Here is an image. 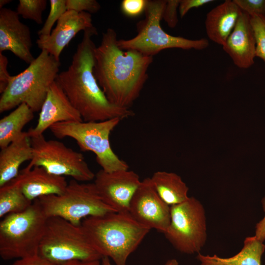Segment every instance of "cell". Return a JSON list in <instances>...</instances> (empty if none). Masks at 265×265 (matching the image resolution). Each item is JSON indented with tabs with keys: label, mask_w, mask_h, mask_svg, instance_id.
Returning <instances> with one entry per match:
<instances>
[{
	"label": "cell",
	"mask_w": 265,
	"mask_h": 265,
	"mask_svg": "<svg viewBox=\"0 0 265 265\" xmlns=\"http://www.w3.org/2000/svg\"><path fill=\"white\" fill-rule=\"evenodd\" d=\"M48 217L57 216L76 225L88 217L116 212L102 199L93 183L72 179L64 191L37 198Z\"/></svg>",
	"instance_id": "9c48e42d"
},
{
	"label": "cell",
	"mask_w": 265,
	"mask_h": 265,
	"mask_svg": "<svg viewBox=\"0 0 265 265\" xmlns=\"http://www.w3.org/2000/svg\"><path fill=\"white\" fill-rule=\"evenodd\" d=\"M11 265H53L38 255L18 259Z\"/></svg>",
	"instance_id": "836d02e7"
},
{
	"label": "cell",
	"mask_w": 265,
	"mask_h": 265,
	"mask_svg": "<svg viewBox=\"0 0 265 265\" xmlns=\"http://www.w3.org/2000/svg\"><path fill=\"white\" fill-rule=\"evenodd\" d=\"M181 0H168L163 10L162 19L171 28L175 27L178 22L177 9Z\"/></svg>",
	"instance_id": "4dcf8cb0"
},
{
	"label": "cell",
	"mask_w": 265,
	"mask_h": 265,
	"mask_svg": "<svg viewBox=\"0 0 265 265\" xmlns=\"http://www.w3.org/2000/svg\"><path fill=\"white\" fill-rule=\"evenodd\" d=\"M122 120L115 118L99 122L67 121L58 123L50 129L58 138L74 139L83 151H91L102 169L111 172L129 169V165L114 152L110 146L111 132Z\"/></svg>",
	"instance_id": "52a82bcc"
},
{
	"label": "cell",
	"mask_w": 265,
	"mask_h": 265,
	"mask_svg": "<svg viewBox=\"0 0 265 265\" xmlns=\"http://www.w3.org/2000/svg\"><path fill=\"white\" fill-rule=\"evenodd\" d=\"M34 112L23 103L0 120V149L6 147L23 133V128L34 118Z\"/></svg>",
	"instance_id": "603a6c76"
},
{
	"label": "cell",
	"mask_w": 265,
	"mask_h": 265,
	"mask_svg": "<svg viewBox=\"0 0 265 265\" xmlns=\"http://www.w3.org/2000/svg\"><path fill=\"white\" fill-rule=\"evenodd\" d=\"M9 183L18 187L32 201L43 196L60 194L68 183L65 177L50 173L41 166L26 167Z\"/></svg>",
	"instance_id": "e0dca14e"
},
{
	"label": "cell",
	"mask_w": 265,
	"mask_h": 265,
	"mask_svg": "<svg viewBox=\"0 0 265 265\" xmlns=\"http://www.w3.org/2000/svg\"><path fill=\"white\" fill-rule=\"evenodd\" d=\"M81 226L93 247L115 265H126L150 229L139 223L129 212H112L84 219Z\"/></svg>",
	"instance_id": "3957f363"
},
{
	"label": "cell",
	"mask_w": 265,
	"mask_h": 265,
	"mask_svg": "<svg viewBox=\"0 0 265 265\" xmlns=\"http://www.w3.org/2000/svg\"><path fill=\"white\" fill-rule=\"evenodd\" d=\"M93 27L90 13L67 10L59 19L51 34L39 37L36 43L40 49L46 50L60 60L62 51L78 32Z\"/></svg>",
	"instance_id": "5bb4252c"
},
{
	"label": "cell",
	"mask_w": 265,
	"mask_h": 265,
	"mask_svg": "<svg viewBox=\"0 0 265 265\" xmlns=\"http://www.w3.org/2000/svg\"><path fill=\"white\" fill-rule=\"evenodd\" d=\"M222 46L238 68L247 69L254 64L256 39L249 14L241 11L235 27Z\"/></svg>",
	"instance_id": "ac0fdd59"
},
{
	"label": "cell",
	"mask_w": 265,
	"mask_h": 265,
	"mask_svg": "<svg viewBox=\"0 0 265 265\" xmlns=\"http://www.w3.org/2000/svg\"><path fill=\"white\" fill-rule=\"evenodd\" d=\"M150 178L159 197L170 206L183 203L189 197L188 186L176 173L158 171Z\"/></svg>",
	"instance_id": "7402d4cb"
},
{
	"label": "cell",
	"mask_w": 265,
	"mask_h": 265,
	"mask_svg": "<svg viewBox=\"0 0 265 265\" xmlns=\"http://www.w3.org/2000/svg\"><path fill=\"white\" fill-rule=\"evenodd\" d=\"M48 217L37 199L26 210L8 214L0 222V256L4 260L38 255Z\"/></svg>",
	"instance_id": "5b68a950"
},
{
	"label": "cell",
	"mask_w": 265,
	"mask_h": 265,
	"mask_svg": "<svg viewBox=\"0 0 265 265\" xmlns=\"http://www.w3.org/2000/svg\"><path fill=\"white\" fill-rule=\"evenodd\" d=\"M47 4L46 0H20L16 11L23 18L40 25L43 23V13Z\"/></svg>",
	"instance_id": "d4e9b609"
},
{
	"label": "cell",
	"mask_w": 265,
	"mask_h": 265,
	"mask_svg": "<svg viewBox=\"0 0 265 265\" xmlns=\"http://www.w3.org/2000/svg\"><path fill=\"white\" fill-rule=\"evenodd\" d=\"M262 205L265 216L255 226V235L257 238L264 242L265 240V196L262 200Z\"/></svg>",
	"instance_id": "e575fe53"
},
{
	"label": "cell",
	"mask_w": 265,
	"mask_h": 265,
	"mask_svg": "<svg viewBox=\"0 0 265 265\" xmlns=\"http://www.w3.org/2000/svg\"><path fill=\"white\" fill-rule=\"evenodd\" d=\"M8 60L6 56L0 53V93L1 94L6 88L11 76L7 71Z\"/></svg>",
	"instance_id": "1f68e13d"
},
{
	"label": "cell",
	"mask_w": 265,
	"mask_h": 265,
	"mask_svg": "<svg viewBox=\"0 0 265 265\" xmlns=\"http://www.w3.org/2000/svg\"><path fill=\"white\" fill-rule=\"evenodd\" d=\"M251 23L256 39V56L265 62V19L250 16Z\"/></svg>",
	"instance_id": "4316f807"
},
{
	"label": "cell",
	"mask_w": 265,
	"mask_h": 265,
	"mask_svg": "<svg viewBox=\"0 0 265 265\" xmlns=\"http://www.w3.org/2000/svg\"><path fill=\"white\" fill-rule=\"evenodd\" d=\"M117 33L108 28L103 33L94 54V75L108 100L120 107L130 109L146 81L153 56L136 51L121 50Z\"/></svg>",
	"instance_id": "6da1fadb"
},
{
	"label": "cell",
	"mask_w": 265,
	"mask_h": 265,
	"mask_svg": "<svg viewBox=\"0 0 265 265\" xmlns=\"http://www.w3.org/2000/svg\"><path fill=\"white\" fill-rule=\"evenodd\" d=\"M166 0H148L145 18L136 24L137 35L128 40H118V47L123 51L134 50L145 55L153 56L160 51L172 48L202 50L209 45L205 38L191 40L174 36L161 28L160 23Z\"/></svg>",
	"instance_id": "ba28073f"
},
{
	"label": "cell",
	"mask_w": 265,
	"mask_h": 265,
	"mask_svg": "<svg viewBox=\"0 0 265 265\" xmlns=\"http://www.w3.org/2000/svg\"><path fill=\"white\" fill-rule=\"evenodd\" d=\"M178 251L185 254L199 253L207 238L205 209L194 197L170 206V223L164 234Z\"/></svg>",
	"instance_id": "8fae6325"
},
{
	"label": "cell",
	"mask_w": 265,
	"mask_h": 265,
	"mask_svg": "<svg viewBox=\"0 0 265 265\" xmlns=\"http://www.w3.org/2000/svg\"><path fill=\"white\" fill-rule=\"evenodd\" d=\"M102 265H112L110 262L109 258L107 257H103L102 259Z\"/></svg>",
	"instance_id": "74e56055"
},
{
	"label": "cell",
	"mask_w": 265,
	"mask_h": 265,
	"mask_svg": "<svg viewBox=\"0 0 265 265\" xmlns=\"http://www.w3.org/2000/svg\"><path fill=\"white\" fill-rule=\"evenodd\" d=\"M32 158L26 166H41L53 174L70 176L80 182L94 179L83 155L56 140H48L43 134L30 137Z\"/></svg>",
	"instance_id": "30bf717a"
},
{
	"label": "cell",
	"mask_w": 265,
	"mask_h": 265,
	"mask_svg": "<svg viewBox=\"0 0 265 265\" xmlns=\"http://www.w3.org/2000/svg\"><path fill=\"white\" fill-rule=\"evenodd\" d=\"M264 242L256 236L245 238L241 250L229 258H221L216 255H203L198 253L196 257L200 265H261V258L265 250Z\"/></svg>",
	"instance_id": "44dd1931"
},
{
	"label": "cell",
	"mask_w": 265,
	"mask_h": 265,
	"mask_svg": "<svg viewBox=\"0 0 265 265\" xmlns=\"http://www.w3.org/2000/svg\"></svg>",
	"instance_id": "ab89813d"
},
{
	"label": "cell",
	"mask_w": 265,
	"mask_h": 265,
	"mask_svg": "<svg viewBox=\"0 0 265 265\" xmlns=\"http://www.w3.org/2000/svg\"><path fill=\"white\" fill-rule=\"evenodd\" d=\"M164 265H179V263L177 260L173 259L167 261Z\"/></svg>",
	"instance_id": "8d00e7d4"
},
{
	"label": "cell",
	"mask_w": 265,
	"mask_h": 265,
	"mask_svg": "<svg viewBox=\"0 0 265 265\" xmlns=\"http://www.w3.org/2000/svg\"><path fill=\"white\" fill-rule=\"evenodd\" d=\"M67 10L77 12L95 13L100 10L101 5L95 0H66Z\"/></svg>",
	"instance_id": "f1b7e54d"
},
{
	"label": "cell",
	"mask_w": 265,
	"mask_h": 265,
	"mask_svg": "<svg viewBox=\"0 0 265 265\" xmlns=\"http://www.w3.org/2000/svg\"><path fill=\"white\" fill-rule=\"evenodd\" d=\"M30 137L27 132L12 141L0 152V187L16 178L21 165L32 158Z\"/></svg>",
	"instance_id": "ffe728a7"
},
{
	"label": "cell",
	"mask_w": 265,
	"mask_h": 265,
	"mask_svg": "<svg viewBox=\"0 0 265 265\" xmlns=\"http://www.w3.org/2000/svg\"><path fill=\"white\" fill-rule=\"evenodd\" d=\"M93 183L103 201L116 212H129L131 199L141 180L132 170L111 172L103 169L95 174Z\"/></svg>",
	"instance_id": "4fadbf2b"
},
{
	"label": "cell",
	"mask_w": 265,
	"mask_h": 265,
	"mask_svg": "<svg viewBox=\"0 0 265 265\" xmlns=\"http://www.w3.org/2000/svg\"><path fill=\"white\" fill-rule=\"evenodd\" d=\"M129 212L139 223L164 234L170 223V206L155 189L151 178L142 180L133 194Z\"/></svg>",
	"instance_id": "7c38bea8"
},
{
	"label": "cell",
	"mask_w": 265,
	"mask_h": 265,
	"mask_svg": "<svg viewBox=\"0 0 265 265\" xmlns=\"http://www.w3.org/2000/svg\"><path fill=\"white\" fill-rule=\"evenodd\" d=\"M241 10L234 0H226L206 15L205 27L209 38L223 46L235 27Z\"/></svg>",
	"instance_id": "d6986e66"
},
{
	"label": "cell",
	"mask_w": 265,
	"mask_h": 265,
	"mask_svg": "<svg viewBox=\"0 0 265 265\" xmlns=\"http://www.w3.org/2000/svg\"><path fill=\"white\" fill-rule=\"evenodd\" d=\"M97 33L95 27L83 31L70 65L58 73L56 81L84 122L132 117V110L116 106L108 100L94 75L96 46L92 37Z\"/></svg>",
	"instance_id": "7a4b0ae2"
},
{
	"label": "cell",
	"mask_w": 265,
	"mask_h": 265,
	"mask_svg": "<svg viewBox=\"0 0 265 265\" xmlns=\"http://www.w3.org/2000/svg\"><path fill=\"white\" fill-rule=\"evenodd\" d=\"M243 12L250 16L265 19V0H233Z\"/></svg>",
	"instance_id": "83f0119b"
},
{
	"label": "cell",
	"mask_w": 265,
	"mask_h": 265,
	"mask_svg": "<svg viewBox=\"0 0 265 265\" xmlns=\"http://www.w3.org/2000/svg\"><path fill=\"white\" fill-rule=\"evenodd\" d=\"M56 265H102L100 260L94 261H71Z\"/></svg>",
	"instance_id": "d590c367"
},
{
	"label": "cell",
	"mask_w": 265,
	"mask_h": 265,
	"mask_svg": "<svg viewBox=\"0 0 265 265\" xmlns=\"http://www.w3.org/2000/svg\"><path fill=\"white\" fill-rule=\"evenodd\" d=\"M38 255L53 265L103 258L90 243L81 224L76 225L57 216L48 218Z\"/></svg>",
	"instance_id": "8992f818"
},
{
	"label": "cell",
	"mask_w": 265,
	"mask_h": 265,
	"mask_svg": "<svg viewBox=\"0 0 265 265\" xmlns=\"http://www.w3.org/2000/svg\"><path fill=\"white\" fill-rule=\"evenodd\" d=\"M213 0H181L179 10L181 18L192 8H198L213 1Z\"/></svg>",
	"instance_id": "d6a6232c"
},
{
	"label": "cell",
	"mask_w": 265,
	"mask_h": 265,
	"mask_svg": "<svg viewBox=\"0 0 265 265\" xmlns=\"http://www.w3.org/2000/svg\"><path fill=\"white\" fill-rule=\"evenodd\" d=\"M40 111L36 126L27 132L30 137L43 134L46 130L58 123L83 121L56 80L51 85Z\"/></svg>",
	"instance_id": "9a60e30c"
},
{
	"label": "cell",
	"mask_w": 265,
	"mask_h": 265,
	"mask_svg": "<svg viewBox=\"0 0 265 265\" xmlns=\"http://www.w3.org/2000/svg\"><path fill=\"white\" fill-rule=\"evenodd\" d=\"M32 203L18 187L9 183L0 187V217L10 213L22 212Z\"/></svg>",
	"instance_id": "cb8c5ba5"
},
{
	"label": "cell",
	"mask_w": 265,
	"mask_h": 265,
	"mask_svg": "<svg viewBox=\"0 0 265 265\" xmlns=\"http://www.w3.org/2000/svg\"><path fill=\"white\" fill-rule=\"evenodd\" d=\"M32 46L30 29L20 21L17 12L0 9V53L9 51L29 64L35 58L31 52Z\"/></svg>",
	"instance_id": "2e32d148"
},
{
	"label": "cell",
	"mask_w": 265,
	"mask_h": 265,
	"mask_svg": "<svg viewBox=\"0 0 265 265\" xmlns=\"http://www.w3.org/2000/svg\"><path fill=\"white\" fill-rule=\"evenodd\" d=\"M50 10L42 27L38 31L39 37L49 36L53 26L67 10L66 0H50Z\"/></svg>",
	"instance_id": "484cf974"
},
{
	"label": "cell",
	"mask_w": 265,
	"mask_h": 265,
	"mask_svg": "<svg viewBox=\"0 0 265 265\" xmlns=\"http://www.w3.org/2000/svg\"><path fill=\"white\" fill-rule=\"evenodd\" d=\"M60 66V60L46 50H41L24 71L11 76L0 96V112L23 103L34 112L40 111L51 85L56 80Z\"/></svg>",
	"instance_id": "277c9868"
},
{
	"label": "cell",
	"mask_w": 265,
	"mask_h": 265,
	"mask_svg": "<svg viewBox=\"0 0 265 265\" xmlns=\"http://www.w3.org/2000/svg\"><path fill=\"white\" fill-rule=\"evenodd\" d=\"M148 0H123L121 9L125 15L134 17L145 12Z\"/></svg>",
	"instance_id": "f546056e"
},
{
	"label": "cell",
	"mask_w": 265,
	"mask_h": 265,
	"mask_svg": "<svg viewBox=\"0 0 265 265\" xmlns=\"http://www.w3.org/2000/svg\"><path fill=\"white\" fill-rule=\"evenodd\" d=\"M11 1H12V0H0V9L3 8L4 5L10 3Z\"/></svg>",
	"instance_id": "f35d334b"
}]
</instances>
